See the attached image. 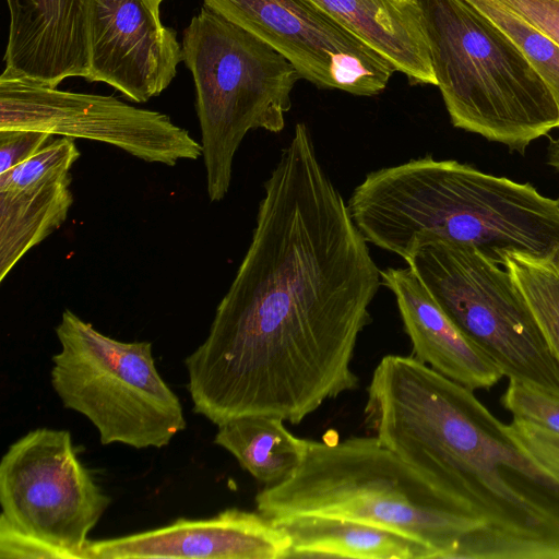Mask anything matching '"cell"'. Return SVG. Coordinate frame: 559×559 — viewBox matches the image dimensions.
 Masks as SVG:
<instances>
[{
	"label": "cell",
	"mask_w": 559,
	"mask_h": 559,
	"mask_svg": "<svg viewBox=\"0 0 559 559\" xmlns=\"http://www.w3.org/2000/svg\"><path fill=\"white\" fill-rule=\"evenodd\" d=\"M380 285L368 241L298 122L209 334L185 359L193 412L216 426L250 415L296 425L356 389L352 360Z\"/></svg>",
	"instance_id": "1"
},
{
	"label": "cell",
	"mask_w": 559,
	"mask_h": 559,
	"mask_svg": "<svg viewBox=\"0 0 559 559\" xmlns=\"http://www.w3.org/2000/svg\"><path fill=\"white\" fill-rule=\"evenodd\" d=\"M366 427L534 559H559V478L474 394L413 356L386 355L367 388Z\"/></svg>",
	"instance_id": "2"
},
{
	"label": "cell",
	"mask_w": 559,
	"mask_h": 559,
	"mask_svg": "<svg viewBox=\"0 0 559 559\" xmlns=\"http://www.w3.org/2000/svg\"><path fill=\"white\" fill-rule=\"evenodd\" d=\"M347 207L368 242L404 261L435 240L473 247L501 266L507 252L559 247V198L431 155L370 171Z\"/></svg>",
	"instance_id": "3"
},
{
	"label": "cell",
	"mask_w": 559,
	"mask_h": 559,
	"mask_svg": "<svg viewBox=\"0 0 559 559\" xmlns=\"http://www.w3.org/2000/svg\"><path fill=\"white\" fill-rule=\"evenodd\" d=\"M269 520L319 515L364 522L416 539L450 559L459 542L487 530L459 500L373 437L307 440L299 466L255 497Z\"/></svg>",
	"instance_id": "4"
},
{
	"label": "cell",
	"mask_w": 559,
	"mask_h": 559,
	"mask_svg": "<svg viewBox=\"0 0 559 559\" xmlns=\"http://www.w3.org/2000/svg\"><path fill=\"white\" fill-rule=\"evenodd\" d=\"M432 70L455 128L524 154L559 128L546 83L515 43L466 0H418Z\"/></svg>",
	"instance_id": "5"
},
{
	"label": "cell",
	"mask_w": 559,
	"mask_h": 559,
	"mask_svg": "<svg viewBox=\"0 0 559 559\" xmlns=\"http://www.w3.org/2000/svg\"><path fill=\"white\" fill-rule=\"evenodd\" d=\"M181 48L195 84L207 197L219 202L246 134L284 129L300 75L270 45L205 5L183 31Z\"/></svg>",
	"instance_id": "6"
},
{
	"label": "cell",
	"mask_w": 559,
	"mask_h": 559,
	"mask_svg": "<svg viewBox=\"0 0 559 559\" xmlns=\"http://www.w3.org/2000/svg\"><path fill=\"white\" fill-rule=\"evenodd\" d=\"M56 335L61 349L51 357L52 389L66 408L94 425L102 444L159 449L186 429L183 408L156 368L151 342L118 341L68 309Z\"/></svg>",
	"instance_id": "7"
},
{
	"label": "cell",
	"mask_w": 559,
	"mask_h": 559,
	"mask_svg": "<svg viewBox=\"0 0 559 559\" xmlns=\"http://www.w3.org/2000/svg\"><path fill=\"white\" fill-rule=\"evenodd\" d=\"M110 502L68 430L28 431L0 462V558L86 559Z\"/></svg>",
	"instance_id": "8"
},
{
	"label": "cell",
	"mask_w": 559,
	"mask_h": 559,
	"mask_svg": "<svg viewBox=\"0 0 559 559\" xmlns=\"http://www.w3.org/2000/svg\"><path fill=\"white\" fill-rule=\"evenodd\" d=\"M405 262L503 377L559 396V364L504 267L444 240L420 245Z\"/></svg>",
	"instance_id": "9"
},
{
	"label": "cell",
	"mask_w": 559,
	"mask_h": 559,
	"mask_svg": "<svg viewBox=\"0 0 559 559\" xmlns=\"http://www.w3.org/2000/svg\"><path fill=\"white\" fill-rule=\"evenodd\" d=\"M27 129L114 145L148 163L195 160L202 145L162 112L115 97L0 76V130Z\"/></svg>",
	"instance_id": "10"
},
{
	"label": "cell",
	"mask_w": 559,
	"mask_h": 559,
	"mask_svg": "<svg viewBox=\"0 0 559 559\" xmlns=\"http://www.w3.org/2000/svg\"><path fill=\"white\" fill-rule=\"evenodd\" d=\"M287 59L320 88L374 96L395 69L377 51L307 0H204Z\"/></svg>",
	"instance_id": "11"
},
{
	"label": "cell",
	"mask_w": 559,
	"mask_h": 559,
	"mask_svg": "<svg viewBox=\"0 0 559 559\" xmlns=\"http://www.w3.org/2000/svg\"><path fill=\"white\" fill-rule=\"evenodd\" d=\"M90 74L144 103L173 81L182 61L176 31L164 26L153 0H91Z\"/></svg>",
	"instance_id": "12"
},
{
	"label": "cell",
	"mask_w": 559,
	"mask_h": 559,
	"mask_svg": "<svg viewBox=\"0 0 559 559\" xmlns=\"http://www.w3.org/2000/svg\"><path fill=\"white\" fill-rule=\"evenodd\" d=\"M290 538L259 512L226 509L126 536L90 540L86 559H286Z\"/></svg>",
	"instance_id": "13"
},
{
	"label": "cell",
	"mask_w": 559,
	"mask_h": 559,
	"mask_svg": "<svg viewBox=\"0 0 559 559\" xmlns=\"http://www.w3.org/2000/svg\"><path fill=\"white\" fill-rule=\"evenodd\" d=\"M91 0H7L9 39L1 75L57 87L90 74Z\"/></svg>",
	"instance_id": "14"
},
{
	"label": "cell",
	"mask_w": 559,
	"mask_h": 559,
	"mask_svg": "<svg viewBox=\"0 0 559 559\" xmlns=\"http://www.w3.org/2000/svg\"><path fill=\"white\" fill-rule=\"evenodd\" d=\"M381 282L395 297L413 357L473 391L488 390L503 378L497 365L454 324L409 266L381 270Z\"/></svg>",
	"instance_id": "15"
},
{
	"label": "cell",
	"mask_w": 559,
	"mask_h": 559,
	"mask_svg": "<svg viewBox=\"0 0 559 559\" xmlns=\"http://www.w3.org/2000/svg\"><path fill=\"white\" fill-rule=\"evenodd\" d=\"M403 73L411 84L437 85L416 0H307Z\"/></svg>",
	"instance_id": "16"
},
{
	"label": "cell",
	"mask_w": 559,
	"mask_h": 559,
	"mask_svg": "<svg viewBox=\"0 0 559 559\" xmlns=\"http://www.w3.org/2000/svg\"><path fill=\"white\" fill-rule=\"evenodd\" d=\"M70 170L21 166L0 174V281L33 247L60 228L73 203Z\"/></svg>",
	"instance_id": "17"
},
{
	"label": "cell",
	"mask_w": 559,
	"mask_h": 559,
	"mask_svg": "<svg viewBox=\"0 0 559 559\" xmlns=\"http://www.w3.org/2000/svg\"><path fill=\"white\" fill-rule=\"evenodd\" d=\"M272 522L290 538L287 558L435 559L427 545L364 522L319 515Z\"/></svg>",
	"instance_id": "18"
},
{
	"label": "cell",
	"mask_w": 559,
	"mask_h": 559,
	"mask_svg": "<svg viewBox=\"0 0 559 559\" xmlns=\"http://www.w3.org/2000/svg\"><path fill=\"white\" fill-rule=\"evenodd\" d=\"M217 427L214 443L228 451L243 469L266 485L288 477L306 454L307 439L290 433L280 417L242 416Z\"/></svg>",
	"instance_id": "19"
},
{
	"label": "cell",
	"mask_w": 559,
	"mask_h": 559,
	"mask_svg": "<svg viewBox=\"0 0 559 559\" xmlns=\"http://www.w3.org/2000/svg\"><path fill=\"white\" fill-rule=\"evenodd\" d=\"M502 266L523 296L559 364V247L544 255L507 252Z\"/></svg>",
	"instance_id": "20"
},
{
	"label": "cell",
	"mask_w": 559,
	"mask_h": 559,
	"mask_svg": "<svg viewBox=\"0 0 559 559\" xmlns=\"http://www.w3.org/2000/svg\"><path fill=\"white\" fill-rule=\"evenodd\" d=\"M500 27L521 49L551 92L559 109V46L497 0H466Z\"/></svg>",
	"instance_id": "21"
},
{
	"label": "cell",
	"mask_w": 559,
	"mask_h": 559,
	"mask_svg": "<svg viewBox=\"0 0 559 559\" xmlns=\"http://www.w3.org/2000/svg\"><path fill=\"white\" fill-rule=\"evenodd\" d=\"M500 402L513 418L559 435L558 395L547 393L523 382L509 380Z\"/></svg>",
	"instance_id": "22"
},
{
	"label": "cell",
	"mask_w": 559,
	"mask_h": 559,
	"mask_svg": "<svg viewBox=\"0 0 559 559\" xmlns=\"http://www.w3.org/2000/svg\"><path fill=\"white\" fill-rule=\"evenodd\" d=\"M507 427L523 449L559 478V435L515 418Z\"/></svg>",
	"instance_id": "23"
},
{
	"label": "cell",
	"mask_w": 559,
	"mask_h": 559,
	"mask_svg": "<svg viewBox=\"0 0 559 559\" xmlns=\"http://www.w3.org/2000/svg\"><path fill=\"white\" fill-rule=\"evenodd\" d=\"M50 136V133L37 130H0V174L35 155L47 144Z\"/></svg>",
	"instance_id": "24"
},
{
	"label": "cell",
	"mask_w": 559,
	"mask_h": 559,
	"mask_svg": "<svg viewBox=\"0 0 559 559\" xmlns=\"http://www.w3.org/2000/svg\"><path fill=\"white\" fill-rule=\"evenodd\" d=\"M559 46V0H497Z\"/></svg>",
	"instance_id": "25"
},
{
	"label": "cell",
	"mask_w": 559,
	"mask_h": 559,
	"mask_svg": "<svg viewBox=\"0 0 559 559\" xmlns=\"http://www.w3.org/2000/svg\"><path fill=\"white\" fill-rule=\"evenodd\" d=\"M548 164L559 171V138L550 143L548 148Z\"/></svg>",
	"instance_id": "26"
},
{
	"label": "cell",
	"mask_w": 559,
	"mask_h": 559,
	"mask_svg": "<svg viewBox=\"0 0 559 559\" xmlns=\"http://www.w3.org/2000/svg\"><path fill=\"white\" fill-rule=\"evenodd\" d=\"M153 1H154L156 4H158V5H159V4H160V2H162L163 0H153Z\"/></svg>",
	"instance_id": "27"
},
{
	"label": "cell",
	"mask_w": 559,
	"mask_h": 559,
	"mask_svg": "<svg viewBox=\"0 0 559 559\" xmlns=\"http://www.w3.org/2000/svg\"><path fill=\"white\" fill-rule=\"evenodd\" d=\"M416 1H418V0H416Z\"/></svg>",
	"instance_id": "28"
}]
</instances>
